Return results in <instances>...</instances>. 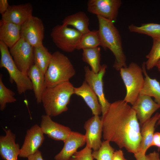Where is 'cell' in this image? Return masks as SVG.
Returning a JSON list of instances; mask_svg holds the SVG:
<instances>
[{"label":"cell","mask_w":160,"mask_h":160,"mask_svg":"<svg viewBox=\"0 0 160 160\" xmlns=\"http://www.w3.org/2000/svg\"><path fill=\"white\" fill-rule=\"evenodd\" d=\"M74 94L81 97L91 109L93 115L102 113L98 97L92 89L85 81L78 87H74Z\"/></svg>","instance_id":"ffe728a7"},{"label":"cell","mask_w":160,"mask_h":160,"mask_svg":"<svg viewBox=\"0 0 160 160\" xmlns=\"http://www.w3.org/2000/svg\"><path fill=\"white\" fill-rule=\"evenodd\" d=\"M97 17L100 46L104 49L108 48L112 52L115 58L113 67L119 71L121 68L127 66L119 32L113 22L100 16Z\"/></svg>","instance_id":"7a4b0ae2"},{"label":"cell","mask_w":160,"mask_h":160,"mask_svg":"<svg viewBox=\"0 0 160 160\" xmlns=\"http://www.w3.org/2000/svg\"><path fill=\"white\" fill-rule=\"evenodd\" d=\"M21 25L9 22H0V41L9 48L21 38Z\"/></svg>","instance_id":"44dd1931"},{"label":"cell","mask_w":160,"mask_h":160,"mask_svg":"<svg viewBox=\"0 0 160 160\" xmlns=\"http://www.w3.org/2000/svg\"><path fill=\"white\" fill-rule=\"evenodd\" d=\"M34 64L44 74L49 65L52 54L43 44L33 47Z\"/></svg>","instance_id":"d4e9b609"},{"label":"cell","mask_w":160,"mask_h":160,"mask_svg":"<svg viewBox=\"0 0 160 160\" xmlns=\"http://www.w3.org/2000/svg\"><path fill=\"white\" fill-rule=\"evenodd\" d=\"M122 4L120 0H89L87 4L88 11L113 22L116 21Z\"/></svg>","instance_id":"8fae6325"},{"label":"cell","mask_w":160,"mask_h":160,"mask_svg":"<svg viewBox=\"0 0 160 160\" xmlns=\"http://www.w3.org/2000/svg\"><path fill=\"white\" fill-rule=\"evenodd\" d=\"M114 149L111 146L110 142L104 140L97 150L93 151L92 155L96 160H112Z\"/></svg>","instance_id":"4dcf8cb0"},{"label":"cell","mask_w":160,"mask_h":160,"mask_svg":"<svg viewBox=\"0 0 160 160\" xmlns=\"http://www.w3.org/2000/svg\"><path fill=\"white\" fill-rule=\"evenodd\" d=\"M44 27L41 20L32 15L21 26V38L33 47L42 44Z\"/></svg>","instance_id":"30bf717a"},{"label":"cell","mask_w":160,"mask_h":160,"mask_svg":"<svg viewBox=\"0 0 160 160\" xmlns=\"http://www.w3.org/2000/svg\"><path fill=\"white\" fill-rule=\"evenodd\" d=\"M156 146L160 148V132L154 133L151 146Z\"/></svg>","instance_id":"d590c367"},{"label":"cell","mask_w":160,"mask_h":160,"mask_svg":"<svg viewBox=\"0 0 160 160\" xmlns=\"http://www.w3.org/2000/svg\"><path fill=\"white\" fill-rule=\"evenodd\" d=\"M136 160H160L158 153L154 151L147 155H134Z\"/></svg>","instance_id":"d6a6232c"},{"label":"cell","mask_w":160,"mask_h":160,"mask_svg":"<svg viewBox=\"0 0 160 160\" xmlns=\"http://www.w3.org/2000/svg\"><path fill=\"white\" fill-rule=\"evenodd\" d=\"M107 67L105 64L101 65L100 71L97 73H94L88 66L84 67L85 81L97 96L101 106L102 115L107 112L111 104L105 98L103 90V78Z\"/></svg>","instance_id":"9c48e42d"},{"label":"cell","mask_w":160,"mask_h":160,"mask_svg":"<svg viewBox=\"0 0 160 160\" xmlns=\"http://www.w3.org/2000/svg\"><path fill=\"white\" fill-rule=\"evenodd\" d=\"M159 117V113H157L142 125L140 129L141 142L138 152L135 155H145L147 150L151 146L155 127Z\"/></svg>","instance_id":"d6986e66"},{"label":"cell","mask_w":160,"mask_h":160,"mask_svg":"<svg viewBox=\"0 0 160 160\" xmlns=\"http://www.w3.org/2000/svg\"><path fill=\"white\" fill-rule=\"evenodd\" d=\"M128 29L130 32L145 34L152 38L153 39H160V24L143 23L140 26L131 24L129 26Z\"/></svg>","instance_id":"4316f807"},{"label":"cell","mask_w":160,"mask_h":160,"mask_svg":"<svg viewBox=\"0 0 160 160\" xmlns=\"http://www.w3.org/2000/svg\"><path fill=\"white\" fill-rule=\"evenodd\" d=\"M156 66L157 67L159 71L160 72V60L157 63Z\"/></svg>","instance_id":"74e56055"},{"label":"cell","mask_w":160,"mask_h":160,"mask_svg":"<svg viewBox=\"0 0 160 160\" xmlns=\"http://www.w3.org/2000/svg\"><path fill=\"white\" fill-rule=\"evenodd\" d=\"M159 114H160L159 118L157 122V124L158 125L160 124V113H159Z\"/></svg>","instance_id":"f35d334b"},{"label":"cell","mask_w":160,"mask_h":160,"mask_svg":"<svg viewBox=\"0 0 160 160\" xmlns=\"http://www.w3.org/2000/svg\"><path fill=\"white\" fill-rule=\"evenodd\" d=\"M33 6L30 3L10 5L7 12L1 15L0 21L21 26L33 15Z\"/></svg>","instance_id":"9a60e30c"},{"label":"cell","mask_w":160,"mask_h":160,"mask_svg":"<svg viewBox=\"0 0 160 160\" xmlns=\"http://www.w3.org/2000/svg\"><path fill=\"white\" fill-rule=\"evenodd\" d=\"M74 87L69 81L51 87H46L41 98V103L46 115L51 117L67 111Z\"/></svg>","instance_id":"3957f363"},{"label":"cell","mask_w":160,"mask_h":160,"mask_svg":"<svg viewBox=\"0 0 160 160\" xmlns=\"http://www.w3.org/2000/svg\"><path fill=\"white\" fill-rule=\"evenodd\" d=\"M119 71L126 89L123 100L132 105L144 86L145 79L142 68L132 62L128 66L121 68Z\"/></svg>","instance_id":"5b68a950"},{"label":"cell","mask_w":160,"mask_h":160,"mask_svg":"<svg viewBox=\"0 0 160 160\" xmlns=\"http://www.w3.org/2000/svg\"><path fill=\"white\" fill-rule=\"evenodd\" d=\"M51 117L46 114L41 116L40 126L41 131L53 140L64 142L71 132V129L53 121Z\"/></svg>","instance_id":"2e32d148"},{"label":"cell","mask_w":160,"mask_h":160,"mask_svg":"<svg viewBox=\"0 0 160 160\" xmlns=\"http://www.w3.org/2000/svg\"><path fill=\"white\" fill-rule=\"evenodd\" d=\"M92 149L86 146L80 151H77L69 160H93Z\"/></svg>","instance_id":"1f68e13d"},{"label":"cell","mask_w":160,"mask_h":160,"mask_svg":"<svg viewBox=\"0 0 160 160\" xmlns=\"http://www.w3.org/2000/svg\"><path fill=\"white\" fill-rule=\"evenodd\" d=\"M144 75L145 82L140 94L146 95L155 98V102L160 105V83L156 79L151 78L147 74L145 62L142 65Z\"/></svg>","instance_id":"cb8c5ba5"},{"label":"cell","mask_w":160,"mask_h":160,"mask_svg":"<svg viewBox=\"0 0 160 160\" xmlns=\"http://www.w3.org/2000/svg\"><path fill=\"white\" fill-rule=\"evenodd\" d=\"M99 46H100V41L98 30H93L82 35L76 49L83 50Z\"/></svg>","instance_id":"83f0119b"},{"label":"cell","mask_w":160,"mask_h":160,"mask_svg":"<svg viewBox=\"0 0 160 160\" xmlns=\"http://www.w3.org/2000/svg\"><path fill=\"white\" fill-rule=\"evenodd\" d=\"M15 92L7 88L2 80V75H0V110L3 111L7 103H12L16 101L15 97Z\"/></svg>","instance_id":"f546056e"},{"label":"cell","mask_w":160,"mask_h":160,"mask_svg":"<svg viewBox=\"0 0 160 160\" xmlns=\"http://www.w3.org/2000/svg\"><path fill=\"white\" fill-rule=\"evenodd\" d=\"M9 6L7 0H0V13L1 15L7 12Z\"/></svg>","instance_id":"836d02e7"},{"label":"cell","mask_w":160,"mask_h":160,"mask_svg":"<svg viewBox=\"0 0 160 160\" xmlns=\"http://www.w3.org/2000/svg\"><path fill=\"white\" fill-rule=\"evenodd\" d=\"M132 107L136 113L140 125H142L160 108V105L154 101L151 97L139 94Z\"/></svg>","instance_id":"5bb4252c"},{"label":"cell","mask_w":160,"mask_h":160,"mask_svg":"<svg viewBox=\"0 0 160 160\" xmlns=\"http://www.w3.org/2000/svg\"><path fill=\"white\" fill-rule=\"evenodd\" d=\"M76 71L68 58L58 51L52 54L48 67L45 74L46 87H55L69 81L75 74Z\"/></svg>","instance_id":"277c9868"},{"label":"cell","mask_w":160,"mask_h":160,"mask_svg":"<svg viewBox=\"0 0 160 160\" xmlns=\"http://www.w3.org/2000/svg\"><path fill=\"white\" fill-rule=\"evenodd\" d=\"M101 120L104 140L113 142L134 155L138 153L141 140L140 124L128 103L119 100L111 103Z\"/></svg>","instance_id":"6da1fadb"},{"label":"cell","mask_w":160,"mask_h":160,"mask_svg":"<svg viewBox=\"0 0 160 160\" xmlns=\"http://www.w3.org/2000/svg\"><path fill=\"white\" fill-rule=\"evenodd\" d=\"M89 21L85 13L80 11L65 17L62 21V24L72 26L84 34L90 31L89 28Z\"/></svg>","instance_id":"603a6c76"},{"label":"cell","mask_w":160,"mask_h":160,"mask_svg":"<svg viewBox=\"0 0 160 160\" xmlns=\"http://www.w3.org/2000/svg\"><path fill=\"white\" fill-rule=\"evenodd\" d=\"M64 142V145L62 150L54 158L55 160H69L77 149L86 143L84 135L72 131Z\"/></svg>","instance_id":"e0dca14e"},{"label":"cell","mask_w":160,"mask_h":160,"mask_svg":"<svg viewBox=\"0 0 160 160\" xmlns=\"http://www.w3.org/2000/svg\"><path fill=\"white\" fill-rule=\"evenodd\" d=\"M5 135L0 136V154L5 160H17L20 149L15 143L16 135L10 129L3 128Z\"/></svg>","instance_id":"ac0fdd59"},{"label":"cell","mask_w":160,"mask_h":160,"mask_svg":"<svg viewBox=\"0 0 160 160\" xmlns=\"http://www.w3.org/2000/svg\"><path fill=\"white\" fill-rule=\"evenodd\" d=\"M44 134L40 126L37 124L34 125L28 129L20 149L19 157L27 158L39 150L44 140Z\"/></svg>","instance_id":"7c38bea8"},{"label":"cell","mask_w":160,"mask_h":160,"mask_svg":"<svg viewBox=\"0 0 160 160\" xmlns=\"http://www.w3.org/2000/svg\"><path fill=\"white\" fill-rule=\"evenodd\" d=\"M27 76L32 83L37 102L38 103H40L42 94L46 88L45 84V74L33 64L28 71Z\"/></svg>","instance_id":"7402d4cb"},{"label":"cell","mask_w":160,"mask_h":160,"mask_svg":"<svg viewBox=\"0 0 160 160\" xmlns=\"http://www.w3.org/2000/svg\"><path fill=\"white\" fill-rule=\"evenodd\" d=\"M28 160H44L43 158L41 152L38 150L34 154L27 158Z\"/></svg>","instance_id":"8d00e7d4"},{"label":"cell","mask_w":160,"mask_h":160,"mask_svg":"<svg viewBox=\"0 0 160 160\" xmlns=\"http://www.w3.org/2000/svg\"><path fill=\"white\" fill-rule=\"evenodd\" d=\"M112 160H127L124 158V153L121 150L114 151L113 156Z\"/></svg>","instance_id":"e575fe53"},{"label":"cell","mask_w":160,"mask_h":160,"mask_svg":"<svg viewBox=\"0 0 160 160\" xmlns=\"http://www.w3.org/2000/svg\"><path fill=\"white\" fill-rule=\"evenodd\" d=\"M50 35L57 47L64 52H71L76 49L83 34L76 29L62 24L54 27Z\"/></svg>","instance_id":"52a82bcc"},{"label":"cell","mask_w":160,"mask_h":160,"mask_svg":"<svg viewBox=\"0 0 160 160\" xmlns=\"http://www.w3.org/2000/svg\"><path fill=\"white\" fill-rule=\"evenodd\" d=\"M33 47L22 38L9 48L10 54L18 69L27 75V73L34 64Z\"/></svg>","instance_id":"ba28073f"},{"label":"cell","mask_w":160,"mask_h":160,"mask_svg":"<svg viewBox=\"0 0 160 160\" xmlns=\"http://www.w3.org/2000/svg\"><path fill=\"white\" fill-rule=\"evenodd\" d=\"M0 67L8 71L10 82L16 84L17 92L21 95L27 90H33L31 82L28 76L17 68L10 54L8 47L0 41Z\"/></svg>","instance_id":"8992f818"},{"label":"cell","mask_w":160,"mask_h":160,"mask_svg":"<svg viewBox=\"0 0 160 160\" xmlns=\"http://www.w3.org/2000/svg\"><path fill=\"white\" fill-rule=\"evenodd\" d=\"M84 128L86 130V146L94 151L99 150L102 143L101 138L103 133L102 123L99 115H93L86 121Z\"/></svg>","instance_id":"4fadbf2b"},{"label":"cell","mask_w":160,"mask_h":160,"mask_svg":"<svg viewBox=\"0 0 160 160\" xmlns=\"http://www.w3.org/2000/svg\"><path fill=\"white\" fill-rule=\"evenodd\" d=\"M147 60L146 62V69L150 70L156 65L160 60V39H153L151 49L146 56Z\"/></svg>","instance_id":"f1b7e54d"},{"label":"cell","mask_w":160,"mask_h":160,"mask_svg":"<svg viewBox=\"0 0 160 160\" xmlns=\"http://www.w3.org/2000/svg\"><path fill=\"white\" fill-rule=\"evenodd\" d=\"M100 49L98 47L83 49L82 59L83 61L88 64L91 70L95 73H98L100 70L101 65Z\"/></svg>","instance_id":"484cf974"}]
</instances>
